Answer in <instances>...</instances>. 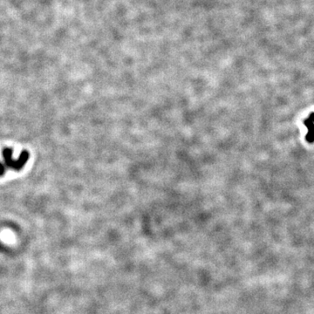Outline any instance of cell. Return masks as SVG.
Here are the masks:
<instances>
[{
	"mask_svg": "<svg viewBox=\"0 0 314 314\" xmlns=\"http://www.w3.org/2000/svg\"><path fill=\"white\" fill-rule=\"evenodd\" d=\"M3 157H4V161H5L6 167H8L9 169H12L13 170L18 171L21 170L23 167L25 165V163L30 157V154L27 151H23L20 156L18 157V160H13L12 150L11 148H5L3 151Z\"/></svg>",
	"mask_w": 314,
	"mask_h": 314,
	"instance_id": "1",
	"label": "cell"
},
{
	"mask_svg": "<svg viewBox=\"0 0 314 314\" xmlns=\"http://www.w3.org/2000/svg\"><path fill=\"white\" fill-rule=\"evenodd\" d=\"M306 128L308 129V133L306 135V141L309 143L314 142V113H311L308 118H306L304 121Z\"/></svg>",
	"mask_w": 314,
	"mask_h": 314,
	"instance_id": "2",
	"label": "cell"
},
{
	"mask_svg": "<svg viewBox=\"0 0 314 314\" xmlns=\"http://www.w3.org/2000/svg\"><path fill=\"white\" fill-rule=\"evenodd\" d=\"M5 165H4V164H2V163L0 162V176L4 175V174H5Z\"/></svg>",
	"mask_w": 314,
	"mask_h": 314,
	"instance_id": "3",
	"label": "cell"
}]
</instances>
